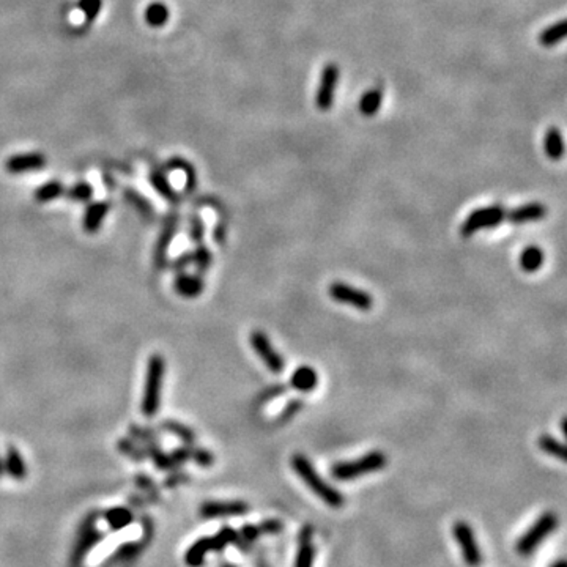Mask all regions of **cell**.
<instances>
[{"label": "cell", "mask_w": 567, "mask_h": 567, "mask_svg": "<svg viewBox=\"0 0 567 567\" xmlns=\"http://www.w3.org/2000/svg\"><path fill=\"white\" fill-rule=\"evenodd\" d=\"M290 463H292V468L296 472V476H298L301 481L306 484V487L311 490L315 496H318L326 506H330L332 509H340L344 506L345 496L340 493L334 485L326 482L325 479L320 476V472L315 470V466L304 454L300 452L293 454V457L290 458Z\"/></svg>", "instance_id": "6da1fadb"}, {"label": "cell", "mask_w": 567, "mask_h": 567, "mask_svg": "<svg viewBox=\"0 0 567 567\" xmlns=\"http://www.w3.org/2000/svg\"><path fill=\"white\" fill-rule=\"evenodd\" d=\"M166 377V359L161 355H151L147 363V372H145L144 394L141 400V412L145 418H155L158 410L161 407V389Z\"/></svg>", "instance_id": "7a4b0ae2"}, {"label": "cell", "mask_w": 567, "mask_h": 567, "mask_svg": "<svg viewBox=\"0 0 567 567\" xmlns=\"http://www.w3.org/2000/svg\"><path fill=\"white\" fill-rule=\"evenodd\" d=\"M386 463H388L386 454L382 451H370L358 458L334 463L331 466V476L342 482L355 481L358 477L372 475V472L383 470Z\"/></svg>", "instance_id": "3957f363"}, {"label": "cell", "mask_w": 567, "mask_h": 567, "mask_svg": "<svg viewBox=\"0 0 567 567\" xmlns=\"http://www.w3.org/2000/svg\"><path fill=\"white\" fill-rule=\"evenodd\" d=\"M98 519L99 514L92 512L80 523L71 552V558H69V566L71 567H82L87 554L99 544L101 539H103V533H101L97 526Z\"/></svg>", "instance_id": "277c9868"}, {"label": "cell", "mask_w": 567, "mask_h": 567, "mask_svg": "<svg viewBox=\"0 0 567 567\" xmlns=\"http://www.w3.org/2000/svg\"><path fill=\"white\" fill-rule=\"evenodd\" d=\"M558 526V517L553 512H544L536 520L529 529L520 536L517 540L515 550L520 556L526 558L538 550V547L550 536Z\"/></svg>", "instance_id": "5b68a950"}, {"label": "cell", "mask_w": 567, "mask_h": 567, "mask_svg": "<svg viewBox=\"0 0 567 567\" xmlns=\"http://www.w3.org/2000/svg\"><path fill=\"white\" fill-rule=\"evenodd\" d=\"M506 208L503 205H490L472 210L460 227V235L470 238L475 233L487 229H495L506 220Z\"/></svg>", "instance_id": "8992f818"}, {"label": "cell", "mask_w": 567, "mask_h": 567, "mask_svg": "<svg viewBox=\"0 0 567 567\" xmlns=\"http://www.w3.org/2000/svg\"><path fill=\"white\" fill-rule=\"evenodd\" d=\"M452 536L457 542L460 552H462V558L465 561V564L468 567H481L484 563L482 550L477 544L475 531H472L470 523L463 522V520H458L454 523Z\"/></svg>", "instance_id": "52a82bcc"}, {"label": "cell", "mask_w": 567, "mask_h": 567, "mask_svg": "<svg viewBox=\"0 0 567 567\" xmlns=\"http://www.w3.org/2000/svg\"><path fill=\"white\" fill-rule=\"evenodd\" d=\"M328 293L334 301L355 307L358 311H370L374 307V298L369 292L349 286L345 282H332Z\"/></svg>", "instance_id": "ba28073f"}, {"label": "cell", "mask_w": 567, "mask_h": 567, "mask_svg": "<svg viewBox=\"0 0 567 567\" xmlns=\"http://www.w3.org/2000/svg\"><path fill=\"white\" fill-rule=\"evenodd\" d=\"M249 344L254 349L255 355L260 358V361L267 365V369L273 374H281L286 369V361L281 356L273 344H271L270 337L260 330H255L249 334Z\"/></svg>", "instance_id": "9c48e42d"}, {"label": "cell", "mask_w": 567, "mask_h": 567, "mask_svg": "<svg viewBox=\"0 0 567 567\" xmlns=\"http://www.w3.org/2000/svg\"><path fill=\"white\" fill-rule=\"evenodd\" d=\"M339 82V66L336 63H326L321 69L320 84L315 93V106L321 112L330 111L334 104V94H336V87Z\"/></svg>", "instance_id": "30bf717a"}, {"label": "cell", "mask_w": 567, "mask_h": 567, "mask_svg": "<svg viewBox=\"0 0 567 567\" xmlns=\"http://www.w3.org/2000/svg\"><path fill=\"white\" fill-rule=\"evenodd\" d=\"M178 232V214L170 213L169 216L164 219L162 230L160 237L156 239L155 251H153V263L158 270H162L167 267L169 262V249L170 244L174 241L175 233Z\"/></svg>", "instance_id": "8fae6325"}, {"label": "cell", "mask_w": 567, "mask_h": 567, "mask_svg": "<svg viewBox=\"0 0 567 567\" xmlns=\"http://www.w3.org/2000/svg\"><path fill=\"white\" fill-rule=\"evenodd\" d=\"M249 512V504L246 501H205L199 509L202 519H225V517H238Z\"/></svg>", "instance_id": "7c38bea8"}, {"label": "cell", "mask_w": 567, "mask_h": 567, "mask_svg": "<svg viewBox=\"0 0 567 567\" xmlns=\"http://www.w3.org/2000/svg\"><path fill=\"white\" fill-rule=\"evenodd\" d=\"M44 167H46V156L40 153V151L13 155L5 162L6 172L13 175L35 172V170H41Z\"/></svg>", "instance_id": "4fadbf2b"}, {"label": "cell", "mask_w": 567, "mask_h": 567, "mask_svg": "<svg viewBox=\"0 0 567 567\" xmlns=\"http://www.w3.org/2000/svg\"><path fill=\"white\" fill-rule=\"evenodd\" d=\"M205 288V281L204 274L199 273H186V271H181V273H176L174 279V290L176 295H180L181 298H197L202 293H204Z\"/></svg>", "instance_id": "5bb4252c"}, {"label": "cell", "mask_w": 567, "mask_h": 567, "mask_svg": "<svg viewBox=\"0 0 567 567\" xmlns=\"http://www.w3.org/2000/svg\"><path fill=\"white\" fill-rule=\"evenodd\" d=\"M547 214V206L540 202H528L512 210L506 211V220L512 224H526L536 223V220L544 219Z\"/></svg>", "instance_id": "9a60e30c"}, {"label": "cell", "mask_w": 567, "mask_h": 567, "mask_svg": "<svg viewBox=\"0 0 567 567\" xmlns=\"http://www.w3.org/2000/svg\"><path fill=\"white\" fill-rule=\"evenodd\" d=\"M109 210L111 205L106 200H98L88 205L84 211V216H82V229H84V232L90 233V235L99 232L104 219L109 214Z\"/></svg>", "instance_id": "2e32d148"}, {"label": "cell", "mask_w": 567, "mask_h": 567, "mask_svg": "<svg viewBox=\"0 0 567 567\" xmlns=\"http://www.w3.org/2000/svg\"><path fill=\"white\" fill-rule=\"evenodd\" d=\"M317 386L318 374L311 365H300L290 378V388L300 391V393H311Z\"/></svg>", "instance_id": "e0dca14e"}, {"label": "cell", "mask_w": 567, "mask_h": 567, "mask_svg": "<svg viewBox=\"0 0 567 567\" xmlns=\"http://www.w3.org/2000/svg\"><path fill=\"white\" fill-rule=\"evenodd\" d=\"M148 181H150V185L153 186L155 191L160 194L162 199L169 200L170 204H178V200H180L178 194H176L174 186L170 185V181L166 176V174H164V170H161V169L151 170L150 175H148Z\"/></svg>", "instance_id": "ac0fdd59"}, {"label": "cell", "mask_w": 567, "mask_h": 567, "mask_svg": "<svg viewBox=\"0 0 567 567\" xmlns=\"http://www.w3.org/2000/svg\"><path fill=\"white\" fill-rule=\"evenodd\" d=\"M383 104V90L378 87L370 88V90L364 92L361 99H359L358 109L364 117H375L382 109Z\"/></svg>", "instance_id": "d6986e66"}, {"label": "cell", "mask_w": 567, "mask_h": 567, "mask_svg": "<svg viewBox=\"0 0 567 567\" xmlns=\"http://www.w3.org/2000/svg\"><path fill=\"white\" fill-rule=\"evenodd\" d=\"M544 148L548 160L559 161L564 156V139L556 126H550L544 137Z\"/></svg>", "instance_id": "ffe728a7"}, {"label": "cell", "mask_w": 567, "mask_h": 567, "mask_svg": "<svg viewBox=\"0 0 567 567\" xmlns=\"http://www.w3.org/2000/svg\"><path fill=\"white\" fill-rule=\"evenodd\" d=\"M4 470L8 472L11 477H15L16 481H22V479L27 476V465H25L21 452H19L16 447H8V451H6L4 460Z\"/></svg>", "instance_id": "44dd1931"}, {"label": "cell", "mask_w": 567, "mask_h": 567, "mask_svg": "<svg viewBox=\"0 0 567 567\" xmlns=\"http://www.w3.org/2000/svg\"><path fill=\"white\" fill-rule=\"evenodd\" d=\"M566 34H567V22L564 19H561V21L548 25L547 29L542 30L538 36V41L540 46L553 48L564 40Z\"/></svg>", "instance_id": "7402d4cb"}, {"label": "cell", "mask_w": 567, "mask_h": 567, "mask_svg": "<svg viewBox=\"0 0 567 567\" xmlns=\"http://www.w3.org/2000/svg\"><path fill=\"white\" fill-rule=\"evenodd\" d=\"M170 18L169 6L162 2H151L147 5L144 13V19L150 27L153 29H161L167 24Z\"/></svg>", "instance_id": "603a6c76"}, {"label": "cell", "mask_w": 567, "mask_h": 567, "mask_svg": "<svg viewBox=\"0 0 567 567\" xmlns=\"http://www.w3.org/2000/svg\"><path fill=\"white\" fill-rule=\"evenodd\" d=\"M545 255L539 246H526L520 254V268L525 273H536L544 265Z\"/></svg>", "instance_id": "cb8c5ba5"}, {"label": "cell", "mask_w": 567, "mask_h": 567, "mask_svg": "<svg viewBox=\"0 0 567 567\" xmlns=\"http://www.w3.org/2000/svg\"><path fill=\"white\" fill-rule=\"evenodd\" d=\"M211 552V542L210 538H202L195 540L194 544L188 548L185 554V563L189 567H200L205 563L206 554Z\"/></svg>", "instance_id": "d4e9b609"}, {"label": "cell", "mask_w": 567, "mask_h": 567, "mask_svg": "<svg viewBox=\"0 0 567 567\" xmlns=\"http://www.w3.org/2000/svg\"><path fill=\"white\" fill-rule=\"evenodd\" d=\"M123 197H125V200L128 202V204H130L132 208H134V210L139 211V214H141L142 218H145V219H153V216H155V206L150 204L148 199L145 197V195H142L141 192H137L136 189L128 188V189H125Z\"/></svg>", "instance_id": "484cf974"}, {"label": "cell", "mask_w": 567, "mask_h": 567, "mask_svg": "<svg viewBox=\"0 0 567 567\" xmlns=\"http://www.w3.org/2000/svg\"><path fill=\"white\" fill-rule=\"evenodd\" d=\"M144 447H145V452H147V457H151V460L155 462L158 470L169 471V470L176 468L172 456H170V454H167V452H164L161 449V446L158 444L156 441H150V443H145Z\"/></svg>", "instance_id": "4316f807"}, {"label": "cell", "mask_w": 567, "mask_h": 567, "mask_svg": "<svg viewBox=\"0 0 567 567\" xmlns=\"http://www.w3.org/2000/svg\"><path fill=\"white\" fill-rule=\"evenodd\" d=\"M63 194H65V186H63V183L59 180H50L35 189L34 199L38 204H48V202L59 199Z\"/></svg>", "instance_id": "83f0119b"}, {"label": "cell", "mask_w": 567, "mask_h": 567, "mask_svg": "<svg viewBox=\"0 0 567 567\" xmlns=\"http://www.w3.org/2000/svg\"><path fill=\"white\" fill-rule=\"evenodd\" d=\"M132 512L126 507H112L104 512V520L112 531H120L132 523Z\"/></svg>", "instance_id": "f1b7e54d"}, {"label": "cell", "mask_w": 567, "mask_h": 567, "mask_svg": "<svg viewBox=\"0 0 567 567\" xmlns=\"http://www.w3.org/2000/svg\"><path fill=\"white\" fill-rule=\"evenodd\" d=\"M167 169L169 170H181V172H185L188 192H192L195 186H197V174H195L194 166L191 162H188L186 160H183V158H172V160L167 162Z\"/></svg>", "instance_id": "f546056e"}, {"label": "cell", "mask_w": 567, "mask_h": 567, "mask_svg": "<svg viewBox=\"0 0 567 567\" xmlns=\"http://www.w3.org/2000/svg\"><path fill=\"white\" fill-rule=\"evenodd\" d=\"M191 260L199 274L206 273L213 263V254L210 248L204 243L195 244V248L191 251Z\"/></svg>", "instance_id": "4dcf8cb0"}, {"label": "cell", "mask_w": 567, "mask_h": 567, "mask_svg": "<svg viewBox=\"0 0 567 567\" xmlns=\"http://www.w3.org/2000/svg\"><path fill=\"white\" fill-rule=\"evenodd\" d=\"M238 540V531L237 529H233L232 526H223L219 529V531L211 536L210 542H211V550L213 552H223L225 550L229 545L237 544Z\"/></svg>", "instance_id": "1f68e13d"}, {"label": "cell", "mask_w": 567, "mask_h": 567, "mask_svg": "<svg viewBox=\"0 0 567 567\" xmlns=\"http://www.w3.org/2000/svg\"><path fill=\"white\" fill-rule=\"evenodd\" d=\"M538 446L540 451H544L545 454L552 457H556L559 460H566V447L564 444L558 441L552 435H540L538 438Z\"/></svg>", "instance_id": "d6a6232c"}, {"label": "cell", "mask_w": 567, "mask_h": 567, "mask_svg": "<svg viewBox=\"0 0 567 567\" xmlns=\"http://www.w3.org/2000/svg\"><path fill=\"white\" fill-rule=\"evenodd\" d=\"M162 428L169 433L175 435L176 438L181 440L185 444H194L195 443V433L191 427H188L181 422L176 421H166L162 422Z\"/></svg>", "instance_id": "836d02e7"}, {"label": "cell", "mask_w": 567, "mask_h": 567, "mask_svg": "<svg viewBox=\"0 0 567 567\" xmlns=\"http://www.w3.org/2000/svg\"><path fill=\"white\" fill-rule=\"evenodd\" d=\"M117 447H118V451L123 454V456L136 460V462H142V460L147 458L145 447L132 438H122L118 441Z\"/></svg>", "instance_id": "e575fe53"}, {"label": "cell", "mask_w": 567, "mask_h": 567, "mask_svg": "<svg viewBox=\"0 0 567 567\" xmlns=\"http://www.w3.org/2000/svg\"><path fill=\"white\" fill-rule=\"evenodd\" d=\"M315 559V548L312 542H300L296 552L295 567H312Z\"/></svg>", "instance_id": "d590c367"}, {"label": "cell", "mask_w": 567, "mask_h": 567, "mask_svg": "<svg viewBox=\"0 0 567 567\" xmlns=\"http://www.w3.org/2000/svg\"><path fill=\"white\" fill-rule=\"evenodd\" d=\"M302 407H304V402H302L301 399H292V400H288V402L286 403V405H284V408L281 410V413L277 414L276 424H277V426L287 424V422L292 421V419L295 418V416L301 412Z\"/></svg>", "instance_id": "8d00e7d4"}, {"label": "cell", "mask_w": 567, "mask_h": 567, "mask_svg": "<svg viewBox=\"0 0 567 567\" xmlns=\"http://www.w3.org/2000/svg\"><path fill=\"white\" fill-rule=\"evenodd\" d=\"M93 186L87 181H79L66 191V197L74 202H88L93 197Z\"/></svg>", "instance_id": "74e56055"}, {"label": "cell", "mask_w": 567, "mask_h": 567, "mask_svg": "<svg viewBox=\"0 0 567 567\" xmlns=\"http://www.w3.org/2000/svg\"><path fill=\"white\" fill-rule=\"evenodd\" d=\"M78 8L82 11L87 22H93L103 8V0H79Z\"/></svg>", "instance_id": "f35d334b"}, {"label": "cell", "mask_w": 567, "mask_h": 567, "mask_svg": "<svg viewBox=\"0 0 567 567\" xmlns=\"http://www.w3.org/2000/svg\"><path fill=\"white\" fill-rule=\"evenodd\" d=\"M188 235H189V239H191L194 244L204 243L205 224H204V220H202V218L197 216V214H192L191 219H189Z\"/></svg>", "instance_id": "ab89813d"}, {"label": "cell", "mask_w": 567, "mask_h": 567, "mask_svg": "<svg viewBox=\"0 0 567 567\" xmlns=\"http://www.w3.org/2000/svg\"><path fill=\"white\" fill-rule=\"evenodd\" d=\"M130 435H131L132 440L137 441V443L145 444V443H150V441H156L158 435H160V433H158L156 430H153V428L132 424L130 427Z\"/></svg>", "instance_id": "60d3db41"}, {"label": "cell", "mask_w": 567, "mask_h": 567, "mask_svg": "<svg viewBox=\"0 0 567 567\" xmlns=\"http://www.w3.org/2000/svg\"><path fill=\"white\" fill-rule=\"evenodd\" d=\"M287 388H288L287 384L277 383V384H273V386L263 389L262 393L258 394V397H257L258 405H263V403H268L270 400H274V399H277V397L284 396L287 393Z\"/></svg>", "instance_id": "b9f144b4"}, {"label": "cell", "mask_w": 567, "mask_h": 567, "mask_svg": "<svg viewBox=\"0 0 567 567\" xmlns=\"http://www.w3.org/2000/svg\"><path fill=\"white\" fill-rule=\"evenodd\" d=\"M191 460H194L195 463L199 466H204V468H210V466L214 463V456L213 454L204 449V447H192L191 446Z\"/></svg>", "instance_id": "7bdbcfd3"}, {"label": "cell", "mask_w": 567, "mask_h": 567, "mask_svg": "<svg viewBox=\"0 0 567 567\" xmlns=\"http://www.w3.org/2000/svg\"><path fill=\"white\" fill-rule=\"evenodd\" d=\"M257 526H258V529H260V534L274 536V534L282 533L284 522L279 519H267V520L258 523Z\"/></svg>", "instance_id": "ee69618b"}, {"label": "cell", "mask_w": 567, "mask_h": 567, "mask_svg": "<svg viewBox=\"0 0 567 567\" xmlns=\"http://www.w3.org/2000/svg\"><path fill=\"white\" fill-rule=\"evenodd\" d=\"M191 446L192 444L180 446V447H176V449H174L172 452H170V456H172L176 466H180L185 462H188V460H191Z\"/></svg>", "instance_id": "f6af8a7d"}, {"label": "cell", "mask_w": 567, "mask_h": 567, "mask_svg": "<svg viewBox=\"0 0 567 567\" xmlns=\"http://www.w3.org/2000/svg\"><path fill=\"white\" fill-rule=\"evenodd\" d=\"M189 265H192V260H191V251H186V252H183V254H180L178 257L175 258V260L172 262V265H170V268H172L174 271H176V273H181V271H185Z\"/></svg>", "instance_id": "bcb514c9"}, {"label": "cell", "mask_w": 567, "mask_h": 567, "mask_svg": "<svg viewBox=\"0 0 567 567\" xmlns=\"http://www.w3.org/2000/svg\"><path fill=\"white\" fill-rule=\"evenodd\" d=\"M137 552H141V545L139 544H125L122 548H118L115 559H130L136 556Z\"/></svg>", "instance_id": "7dc6e473"}, {"label": "cell", "mask_w": 567, "mask_h": 567, "mask_svg": "<svg viewBox=\"0 0 567 567\" xmlns=\"http://www.w3.org/2000/svg\"><path fill=\"white\" fill-rule=\"evenodd\" d=\"M314 538V528L311 525H304L298 533V544L300 542H312Z\"/></svg>", "instance_id": "c3c4849f"}, {"label": "cell", "mask_w": 567, "mask_h": 567, "mask_svg": "<svg viewBox=\"0 0 567 567\" xmlns=\"http://www.w3.org/2000/svg\"><path fill=\"white\" fill-rule=\"evenodd\" d=\"M225 235H227V229H225V227H224L223 224H219V225L216 227V229H214V232H213V238L216 239V241H218L219 244L224 241Z\"/></svg>", "instance_id": "681fc988"}, {"label": "cell", "mask_w": 567, "mask_h": 567, "mask_svg": "<svg viewBox=\"0 0 567 567\" xmlns=\"http://www.w3.org/2000/svg\"><path fill=\"white\" fill-rule=\"evenodd\" d=\"M169 479H172V481H167V485H169V487H172V485H175V484L188 481V476L186 475H176V476H170Z\"/></svg>", "instance_id": "f907efd6"}, {"label": "cell", "mask_w": 567, "mask_h": 567, "mask_svg": "<svg viewBox=\"0 0 567 567\" xmlns=\"http://www.w3.org/2000/svg\"><path fill=\"white\" fill-rule=\"evenodd\" d=\"M550 567H567V564H566L564 559H558V561H554V563Z\"/></svg>", "instance_id": "816d5d0a"}, {"label": "cell", "mask_w": 567, "mask_h": 567, "mask_svg": "<svg viewBox=\"0 0 567 567\" xmlns=\"http://www.w3.org/2000/svg\"><path fill=\"white\" fill-rule=\"evenodd\" d=\"M566 422H567V418H566V416H564L563 421H561V432H563L564 435L567 433V430H566Z\"/></svg>", "instance_id": "f5cc1de1"}, {"label": "cell", "mask_w": 567, "mask_h": 567, "mask_svg": "<svg viewBox=\"0 0 567 567\" xmlns=\"http://www.w3.org/2000/svg\"><path fill=\"white\" fill-rule=\"evenodd\" d=\"M5 472V470H4V462H2V458H0V476H2Z\"/></svg>", "instance_id": "db71d44e"}]
</instances>
